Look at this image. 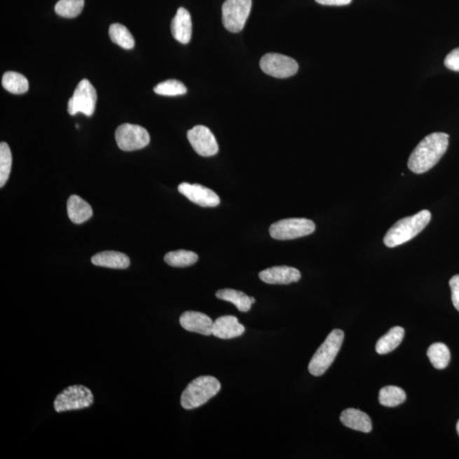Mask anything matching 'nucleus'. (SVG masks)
Here are the masks:
<instances>
[{
  "label": "nucleus",
  "instance_id": "nucleus-1",
  "mask_svg": "<svg viewBox=\"0 0 459 459\" xmlns=\"http://www.w3.org/2000/svg\"><path fill=\"white\" fill-rule=\"evenodd\" d=\"M449 145V135L432 133L422 139L411 154L409 167L414 174H424L432 169L446 153Z\"/></svg>",
  "mask_w": 459,
  "mask_h": 459
},
{
  "label": "nucleus",
  "instance_id": "nucleus-2",
  "mask_svg": "<svg viewBox=\"0 0 459 459\" xmlns=\"http://www.w3.org/2000/svg\"><path fill=\"white\" fill-rule=\"evenodd\" d=\"M431 219L429 210H422L413 217L400 219L387 231L384 243L386 247H395L412 240L428 226Z\"/></svg>",
  "mask_w": 459,
  "mask_h": 459
},
{
  "label": "nucleus",
  "instance_id": "nucleus-3",
  "mask_svg": "<svg viewBox=\"0 0 459 459\" xmlns=\"http://www.w3.org/2000/svg\"><path fill=\"white\" fill-rule=\"evenodd\" d=\"M221 389V383L217 378L205 375L195 378L182 392V408L186 410L198 409L217 396Z\"/></svg>",
  "mask_w": 459,
  "mask_h": 459
},
{
  "label": "nucleus",
  "instance_id": "nucleus-4",
  "mask_svg": "<svg viewBox=\"0 0 459 459\" xmlns=\"http://www.w3.org/2000/svg\"><path fill=\"white\" fill-rule=\"evenodd\" d=\"M345 334L341 329H334L319 347L309 363V372L313 376H322L333 364L341 350Z\"/></svg>",
  "mask_w": 459,
  "mask_h": 459
},
{
  "label": "nucleus",
  "instance_id": "nucleus-5",
  "mask_svg": "<svg viewBox=\"0 0 459 459\" xmlns=\"http://www.w3.org/2000/svg\"><path fill=\"white\" fill-rule=\"evenodd\" d=\"M316 225L310 219L291 218L273 223L270 227L271 238L277 240H292L313 233Z\"/></svg>",
  "mask_w": 459,
  "mask_h": 459
},
{
  "label": "nucleus",
  "instance_id": "nucleus-6",
  "mask_svg": "<svg viewBox=\"0 0 459 459\" xmlns=\"http://www.w3.org/2000/svg\"><path fill=\"white\" fill-rule=\"evenodd\" d=\"M94 403L91 390L83 385L67 387L60 393L54 402V408L57 413L89 408Z\"/></svg>",
  "mask_w": 459,
  "mask_h": 459
},
{
  "label": "nucleus",
  "instance_id": "nucleus-7",
  "mask_svg": "<svg viewBox=\"0 0 459 459\" xmlns=\"http://www.w3.org/2000/svg\"><path fill=\"white\" fill-rule=\"evenodd\" d=\"M252 0H226L222 6V22L231 33H239L245 29L249 17Z\"/></svg>",
  "mask_w": 459,
  "mask_h": 459
},
{
  "label": "nucleus",
  "instance_id": "nucleus-8",
  "mask_svg": "<svg viewBox=\"0 0 459 459\" xmlns=\"http://www.w3.org/2000/svg\"><path fill=\"white\" fill-rule=\"evenodd\" d=\"M97 102V90L89 81L83 79L67 103V111L71 116L83 114L87 117H91L95 113Z\"/></svg>",
  "mask_w": 459,
  "mask_h": 459
},
{
  "label": "nucleus",
  "instance_id": "nucleus-9",
  "mask_svg": "<svg viewBox=\"0 0 459 459\" xmlns=\"http://www.w3.org/2000/svg\"><path fill=\"white\" fill-rule=\"evenodd\" d=\"M115 139L119 149L125 151L142 149L150 142V135L145 128L130 123L119 126Z\"/></svg>",
  "mask_w": 459,
  "mask_h": 459
},
{
  "label": "nucleus",
  "instance_id": "nucleus-10",
  "mask_svg": "<svg viewBox=\"0 0 459 459\" xmlns=\"http://www.w3.org/2000/svg\"><path fill=\"white\" fill-rule=\"evenodd\" d=\"M261 69L271 77L286 78L297 74L299 65L293 58L278 53L266 54L259 62Z\"/></svg>",
  "mask_w": 459,
  "mask_h": 459
},
{
  "label": "nucleus",
  "instance_id": "nucleus-11",
  "mask_svg": "<svg viewBox=\"0 0 459 459\" xmlns=\"http://www.w3.org/2000/svg\"><path fill=\"white\" fill-rule=\"evenodd\" d=\"M187 139L193 149L202 157H212L219 151V146L214 135L209 128L197 125L187 132Z\"/></svg>",
  "mask_w": 459,
  "mask_h": 459
},
{
  "label": "nucleus",
  "instance_id": "nucleus-12",
  "mask_svg": "<svg viewBox=\"0 0 459 459\" xmlns=\"http://www.w3.org/2000/svg\"><path fill=\"white\" fill-rule=\"evenodd\" d=\"M178 190L191 202L203 207H217L221 203V199L214 191L199 184L183 182L178 186Z\"/></svg>",
  "mask_w": 459,
  "mask_h": 459
},
{
  "label": "nucleus",
  "instance_id": "nucleus-13",
  "mask_svg": "<svg viewBox=\"0 0 459 459\" xmlns=\"http://www.w3.org/2000/svg\"><path fill=\"white\" fill-rule=\"evenodd\" d=\"M262 282L268 285H287L297 282L301 278L299 270L290 266H274L261 271L259 274Z\"/></svg>",
  "mask_w": 459,
  "mask_h": 459
},
{
  "label": "nucleus",
  "instance_id": "nucleus-14",
  "mask_svg": "<svg viewBox=\"0 0 459 459\" xmlns=\"http://www.w3.org/2000/svg\"><path fill=\"white\" fill-rule=\"evenodd\" d=\"M179 323L184 329L189 332L197 333L205 336L212 334L214 323L212 319L198 311H186L179 317Z\"/></svg>",
  "mask_w": 459,
  "mask_h": 459
},
{
  "label": "nucleus",
  "instance_id": "nucleus-15",
  "mask_svg": "<svg viewBox=\"0 0 459 459\" xmlns=\"http://www.w3.org/2000/svg\"><path fill=\"white\" fill-rule=\"evenodd\" d=\"M245 332V327L239 323L238 318L233 316H223L214 322L212 334L214 337L222 339H231L242 336Z\"/></svg>",
  "mask_w": 459,
  "mask_h": 459
},
{
  "label": "nucleus",
  "instance_id": "nucleus-16",
  "mask_svg": "<svg viewBox=\"0 0 459 459\" xmlns=\"http://www.w3.org/2000/svg\"><path fill=\"white\" fill-rule=\"evenodd\" d=\"M171 32L174 39L183 45L190 42L193 34V22L189 11L185 8H179L171 22Z\"/></svg>",
  "mask_w": 459,
  "mask_h": 459
},
{
  "label": "nucleus",
  "instance_id": "nucleus-17",
  "mask_svg": "<svg viewBox=\"0 0 459 459\" xmlns=\"http://www.w3.org/2000/svg\"><path fill=\"white\" fill-rule=\"evenodd\" d=\"M341 421L348 428L361 431L363 433H369L373 429L372 420L369 415L355 409L343 411L341 415Z\"/></svg>",
  "mask_w": 459,
  "mask_h": 459
},
{
  "label": "nucleus",
  "instance_id": "nucleus-18",
  "mask_svg": "<svg viewBox=\"0 0 459 459\" xmlns=\"http://www.w3.org/2000/svg\"><path fill=\"white\" fill-rule=\"evenodd\" d=\"M67 214L71 222L82 224L92 217L93 210L91 206L77 195L71 196L67 205Z\"/></svg>",
  "mask_w": 459,
  "mask_h": 459
},
{
  "label": "nucleus",
  "instance_id": "nucleus-19",
  "mask_svg": "<svg viewBox=\"0 0 459 459\" xmlns=\"http://www.w3.org/2000/svg\"><path fill=\"white\" fill-rule=\"evenodd\" d=\"M91 262L95 266L111 269H127L130 265V258L126 254L116 251H105L94 255Z\"/></svg>",
  "mask_w": 459,
  "mask_h": 459
},
{
  "label": "nucleus",
  "instance_id": "nucleus-20",
  "mask_svg": "<svg viewBox=\"0 0 459 459\" xmlns=\"http://www.w3.org/2000/svg\"><path fill=\"white\" fill-rule=\"evenodd\" d=\"M405 330L401 327H394L388 333L379 338L376 344L378 354L385 355L396 350L404 338Z\"/></svg>",
  "mask_w": 459,
  "mask_h": 459
},
{
  "label": "nucleus",
  "instance_id": "nucleus-21",
  "mask_svg": "<svg viewBox=\"0 0 459 459\" xmlns=\"http://www.w3.org/2000/svg\"><path fill=\"white\" fill-rule=\"evenodd\" d=\"M217 297L221 301H228L237 307L241 313H247L250 310L252 302L250 297L241 291L225 289L217 291Z\"/></svg>",
  "mask_w": 459,
  "mask_h": 459
},
{
  "label": "nucleus",
  "instance_id": "nucleus-22",
  "mask_svg": "<svg viewBox=\"0 0 459 459\" xmlns=\"http://www.w3.org/2000/svg\"><path fill=\"white\" fill-rule=\"evenodd\" d=\"M431 364L437 369H444L448 366L451 354L448 347L443 343H434L427 351Z\"/></svg>",
  "mask_w": 459,
  "mask_h": 459
},
{
  "label": "nucleus",
  "instance_id": "nucleus-23",
  "mask_svg": "<svg viewBox=\"0 0 459 459\" xmlns=\"http://www.w3.org/2000/svg\"><path fill=\"white\" fill-rule=\"evenodd\" d=\"M3 87L12 94L21 95L29 90V83L26 77L15 71H6L2 78Z\"/></svg>",
  "mask_w": 459,
  "mask_h": 459
},
{
  "label": "nucleus",
  "instance_id": "nucleus-24",
  "mask_svg": "<svg viewBox=\"0 0 459 459\" xmlns=\"http://www.w3.org/2000/svg\"><path fill=\"white\" fill-rule=\"evenodd\" d=\"M406 398L405 391L397 386H385L379 391V403L388 408L402 404Z\"/></svg>",
  "mask_w": 459,
  "mask_h": 459
},
{
  "label": "nucleus",
  "instance_id": "nucleus-25",
  "mask_svg": "<svg viewBox=\"0 0 459 459\" xmlns=\"http://www.w3.org/2000/svg\"><path fill=\"white\" fill-rule=\"evenodd\" d=\"M111 41L125 50H131L135 47V39L129 29L121 23H114L109 29Z\"/></svg>",
  "mask_w": 459,
  "mask_h": 459
},
{
  "label": "nucleus",
  "instance_id": "nucleus-26",
  "mask_svg": "<svg viewBox=\"0 0 459 459\" xmlns=\"http://www.w3.org/2000/svg\"><path fill=\"white\" fill-rule=\"evenodd\" d=\"M198 254L189 250L171 251L165 255V261L167 265L173 267H187L193 266L198 261Z\"/></svg>",
  "mask_w": 459,
  "mask_h": 459
},
{
  "label": "nucleus",
  "instance_id": "nucleus-27",
  "mask_svg": "<svg viewBox=\"0 0 459 459\" xmlns=\"http://www.w3.org/2000/svg\"><path fill=\"white\" fill-rule=\"evenodd\" d=\"M85 0H59L55 6V13L60 17L74 18L81 15Z\"/></svg>",
  "mask_w": 459,
  "mask_h": 459
},
{
  "label": "nucleus",
  "instance_id": "nucleus-28",
  "mask_svg": "<svg viewBox=\"0 0 459 459\" xmlns=\"http://www.w3.org/2000/svg\"><path fill=\"white\" fill-rule=\"evenodd\" d=\"M12 155L10 146L6 142L0 144V187L6 185L10 177Z\"/></svg>",
  "mask_w": 459,
  "mask_h": 459
},
{
  "label": "nucleus",
  "instance_id": "nucleus-29",
  "mask_svg": "<svg viewBox=\"0 0 459 459\" xmlns=\"http://www.w3.org/2000/svg\"><path fill=\"white\" fill-rule=\"evenodd\" d=\"M156 94L165 95V97H177V95H185L187 92L186 87L184 83L175 79H170L158 83L154 88Z\"/></svg>",
  "mask_w": 459,
  "mask_h": 459
},
{
  "label": "nucleus",
  "instance_id": "nucleus-30",
  "mask_svg": "<svg viewBox=\"0 0 459 459\" xmlns=\"http://www.w3.org/2000/svg\"><path fill=\"white\" fill-rule=\"evenodd\" d=\"M445 66L448 69L459 71V48L451 51L445 58Z\"/></svg>",
  "mask_w": 459,
  "mask_h": 459
},
{
  "label": "nucleus",
  "instance_id": "nucleus-31",
  "mask_svg": "<svg viewBox=\"0 0 459 459\" xmlns=\"http://www.w3.org/2000/svg\"><path fill=\"white\" fill-rule=\"evenodd\" d=\"M451 291H452L453 304L459 311V275H454L449 281Z\"/></svg>",
  "mask_w": 459,
  "mask_h": 459
},
{
  "label": "nucleus",
  "instance_id": "nucleus-32",
  "mask_svg": "<svg viewBox=\"0 0 459 459\" xmlns=\"http://www.w3.org/2000/svg\"><path fill=\"white\" fill-rule=\"evenodd\" d=\"M352 0H316V2L322 6H342L350 4Z\"/></svg>",
  "mask_w": 459,
  "mask_h": 459
},
{
  "label": "nucleus",
  "instance_id": "nucleus-33",
  "mask_svg": "<svg viewBox=\"0 0 459 459\" xmlns=\"http://www.w3.org/2000/svg\"><path fill=\"white\" fill-rule=\"evenodd\" d=\"M457 432H458V436H459V420L458 421V424H457Z\"/></svg>",
  "mask_w": 459,
  "mask_h": 459
},
{
  "label": "nucleus",
  "instance_id": "nucleus-34",
  "mask_svg": "<svg viewBox=\"0 0 459 459\" xmlns=\"http://www.w3.org/2000/svg\"><path fill=\"white\" fill-rule=\"evenodd\" d=\"M250 299L251 302H252V304H254V303H255V299L254 297H250Z\"/></svg>",
  "mask_w": 459,
  "mask_h": 459
}]
</instances>
